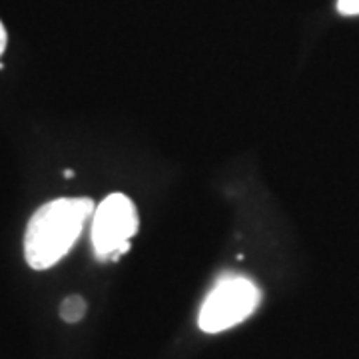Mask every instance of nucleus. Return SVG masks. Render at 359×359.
<instances>
[{
  "label": "nucleus",
  "mask_w": 359,
  "mask_h": 359,
  "mask_svg": "<svg viewBox=\"0 0 359 359\" xmlns=\"http://www.w3.org/2000/svg\"><path fill=\"white\" fill-rule=\"evenodd\" d=\"M65 176H66V178H72V176H74V172H72V170H66Z\"/></svg>",
  "instance_id": "obj_7"
},
{
  "label": "nucleus",
  "mask_w": 359,
  "mask_h": 359,
  "mask_svg": "<svg viewBox=\"0 0 359 359\" xmlns=\"http://www.w3.org/2000/svg\"><path fill=\"white\" fill-rule=\"evenodd\" d=\"M4 46H6V30H4V26L0 22V54L4 52Z\"/></svg>",
  "instance_id": "obj_6"
},
{
  "label": "nucleus",
  "mask_w": 359,
  "mask_h": 359,
  "mask_svg": "<svg viewBox=\"0 0 359 359\" xmlns=\"http://www.w3.org/2000/svg\"><path fill=\"white\" fill-rule=\"evenodd\" d=\"M262 294L254 282L230 276L216 283L205 297L198 316V325L205 334H219L245 321L259 306Z\"/></svg>",
  "instance_id": "obj_2"
},
{
  "label": "nucleus",
  "mask_w": 359,
  "mask_h": 359,
  "mask_svg": "<svg viewBox=\"0 0 359 359\" xmlns=\"http://www.w3.org/2000/svg\"><path fill=\"white\" fill-rule=\"evenodd\" d=\"M138 231V212L128 196L110 194L96 205L92 216V245L100 262L118 259L130 250Z\"/></svg>",
  "instance_id": "obj_3"
},
{
  "label": "nucleus",
  "mask_w": 359,
  "mask_h": 359,
  "mask_svg": "<svg viewBox=\"0 0 359 359\" xmlns=\"http://www.w3.org/2000/svg\"><path fill=\"white\" fill-rule=\"evenodd\" d=\"M337 11L346 16L359 14V0H337Z\"/></svg>",
  "instance_id": "obj_5"
},
{
  "label": "nucleus",
  "mask_w": 359,
  "mask_h": 359,
  "mask_svg": "<svg viewBox=\"0 0 359 359\" xmlns=\"http://www.w3.org/2000/svg\"><path fill=\"white\" fill-rule=\"evenodd\" d=\"M86 299L82 295H68L62 306H60V318L66 321V323H78L86 316Z\"/></svg>",
  "instance_id": "obj_4"
},
{
  "label": "nucleus",
  "mask_w": 359,
  "mask_h": 359,
  "mask_svg": "<svg viewBox=\"0 0 359 359\" xmlns=\"http://www.w3.org/2000/svg\"><path fill=\"white\" fill-rule=\"evenodd\" d=\"M94 210L90 198H56L40 205L25 231L26 264L32 269L56 266L76 244Z\"/></svg>",
  "instance_id": "obj_1"
}]
</instances>
